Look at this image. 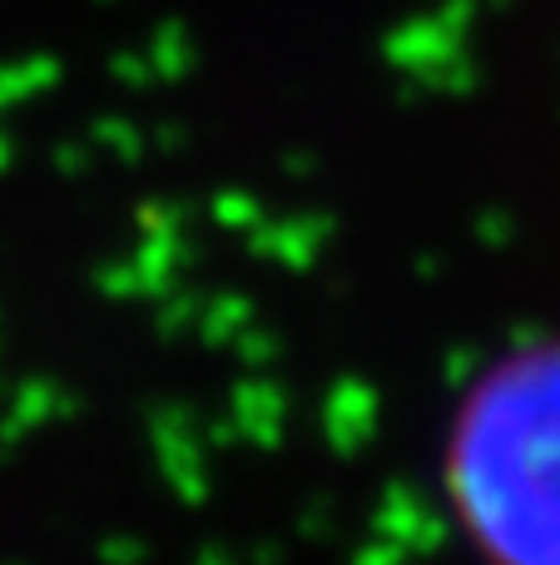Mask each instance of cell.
Masks as SVG:
<instances>
[{"mask_svg": "<svg viewBox=\"0 0 560 565\" xmlns=\"http://www.w3.org/2000/svg\"><path fill=\"white\" fill-rule=\"evenodd\" d=\"M442 481L486 565H560V328L511 342L466 382Z\"/></svg>", "mask_w": 560, "mask_h": 565, "instance_id": "6da1fadb", "label": "cell"}]
</instances>
